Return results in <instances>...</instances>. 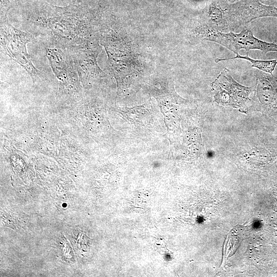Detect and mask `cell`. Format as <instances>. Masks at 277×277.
Wrapping results in <instances>:
<instances>
[{
    "label": "cell",
    "mask_w": 277,
    "mask_h": 277,
    "mask_svg": "<svg viewBox=\"0 0 277 277\" xmlns=\"http://www.w3.org/2000/svg\"><path fill=\"white\" fill-rule=\"evenodd\" d=\"M195 33L201 38L220 44L235 54L241 49L247 52L250 50H259L264 54L277 52L276 44L258 39L248 29H244L239 33L231 31L224 33L220 32L210 23L205 22L196 28Z\"/></svg>",
    "instance_id": "6da1fadb"
},
{
    "label": "cell",
    "mask_w": 277,
    "mask_h": 277,
    "mask_svg": "<svg viewBox=\"0 0 277 277\" xmlns=\"http://www.w3.org/2000/svg\"><path fill=\"white\" fill-rule=\"evenodd\" d=\"M1 46L4 53L24 68L34 82L39 71L34 66L26 48L28 43L34 36L13 27L6 20L1 18Z\"/></svg>",
    "instance_id": "7a4b0ae2"
},
{
    "label": "cell",
    "mask_w": 277,
    "mask_h": 277,
    "mask_svg": "<svg viewBox=\"0 0 277 277\" xmlns=\"http://www.w3.org/2000/svg\"><path fill=\"white\" fill-rule=\"evenodd\" d=\"M46 56L60 82L59 93L71 96L80 93L78 75L69 52L60 47L47 49Z\"/></svg>",
    "instance_id": "3957f363"
},
{
    "label": "cell",
    "mask_w": 277,
    "mask_h": 277,
    "mask_svg": "<svg viewBox=\"0 0 277 277\" xmlns=\"http://www.w3.org/2000/svg\"><path fill=\"white\" fill-rule=\"evenodd\" d=\"M214 101L226 106L243 108L250 102L249 95L251 88L241 85L225 68L212 82Z\"/></svg>",
    "instance_id": "277c9868"
},
{
    "label": "cell",
    "mask_w": 277,
    "mask_h": 277,
    "mask_svg": "<svg viewBox=\"0 0 277 277\" xmlns=\"http://www.w3.org/2000/svg\"><path fill=\"white\" fill-rule=\"evenodd\" d=\"M101 50L98 44L91 41L70 48L69 52L83 85H88L91 80L102 74L97 63Z\"/></svg>",
    "instance_id": "5b68a950"
},
{
    "label": "cell",
    "mask_w": 277,
    "mask_h": 277,
    "mask_svg": "<svg viewBox=\"0 0 277 277\" xmlns=\"http://www.w3.org/2000/svg\"><path fill=\"white\" fill-rule=\"evenodd\" d=\"M233 59H243L248 61L251 63L252 67L256 68L259 70L269 73L271 75H272V72L277 65V60H261L253 59L248 56V52H247V55L245 56L241 55L238 52L235 53L234 57L224 58H217L215 60V62L217 63L223 61Z\"/></svg>",
    "instance_id": "8992f818"
},
{
    "label": "cell",
    "mask_w": 277,
    "mask_h": 277,
    "mask_svg": "<svg viewBox=\"0 0 277 277\" xmlns=\"http://www.w3.org/2000/svg\"><path fill=\"white\" fill-rule=\"evenodd\" d=\"M224 12V9H222L215 0H213L208 7V23L217 29L219 27L225 28Z\"/></svg>",
    "instance_id": "52a82bcc"
},
{
    "label": "cell",
    "mask_w": 277,
    "mask_h": 277,
    "mask_svg": "<svg viewBox=\"0 0 277 277\" xmlns=\"http://www.w3.org/2000/svg\"><path fill=\"white\" fill-rule=\"evenodd\" d=\"M265 4L269 5H277V0H259Z\"/></svg>",
    "instance_id": "ba28073f"
},
{
    "label": "cell",
    "mask_w": 277,
    "mask_h": 277,
    "mask_svg": "<svg viewBox=\"0 0 277 277\" xmlns=\"http://www.w3.org/2000/svg\"><path fill=\"white\" fill-rule=\"evenodd\" d=\"M225 2H235L236 1H238V0H223Z\"/></svg>",
    "instance_id": "9c48e42d"
}]
</instances>
